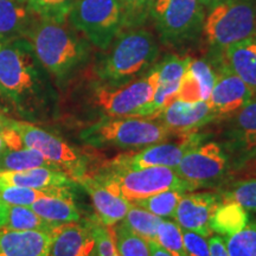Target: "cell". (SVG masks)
Returning a JSON list of instances; mask_svg holds the SVG:
<instances>
[{"mask_svg":"<svg viewBox=\"0 0 256 256\" xmlns=\"http://www.w3.org/2000/svg\"><path fill=\"white\" fill-rule=\"evenodd\" d=\"M0 100L19 120L37 124L56 118L58 94L26 38L0 49Z\"/></svg>","mask_w":256,"mask_h":256,"instance_id":"1","label":"cell"},{"mask_svg":"<svg viewBox=\"0 0 256 256\" xmlns=\"http://www.w3.org/2000/svg\"><path fill=\"white\" fill-rule=\"evenodd\" d=\"M26 40L54 83L62 90L76 82L92 60L94 46L69 22L40 19Z\"/></svg>","mask_w":256,"mask_h":256,"instance_id":"2","label":"cell"},{"mask_svg":"<svg viewBox=\"0 0 256 256\" xmlns=\"http://www.w3.org/2000/svg\"><path fill=\"white\" fill-rule=\"evenodd\" d=\"M160 56V43L146 26L126 28L92 66V78L108 86H122L146 75Z\"/></svg>","mask_w":256,"mask_h":256,"instance_id":"3","label":"cell"},{"mask_svg":"<svg viewBox=\"0 0 256 256\" xmlns=\"http://www.w3.org/2000/svg\"><path fill=\"white\" fill-rule=\"evenodd\" d=\"M158 86V72L153 66L146 75L122 86H108L92 78L80 84L75 96L80 110L98 120L134 116L153 98Z\"/></svg>","mask_w":256,"mask_h":256,"instance_id":"4","label":"cell"},{"mask_svg":"<svg viewBox=\"0 0 256 256\" xmlns=\"http://www.w3.org/2000/svg\"><path fill=\"white\" fill-rule=\"evenodd\" d=\"M78 136L95 148L134 150L170 140L176 136L156 119L122 116L94 121L81 130Z\"/></svg>","mask_w":256,"mask_h":256,"instance_id":"5","label":"cell"},{"mask_svg":"<svg viewBox=\"0 0 256 256\" xmlns=\"http://www.w3.org/2000/svg\"><path fill=\"white\" fill-rule=\"evenodd\" d=\"M206 14L200 0H154L148 23L160 44L182 49L202 40Z\"/></svg>","mask_w":256,"mask_h":256,"instance_id":"6","label":"cell"},{"mask_svg":"<svg viewBox=\"0 0 256 256\" xmlns=\"http://www.w3.org/2000/svg\"><path fill=\"white\" fill-rule=\"evenodd\" d=\"M256 34V0H220L206 10L203 36L209 52L220 54L232 44Z\"/></svg>","mask_w":256,"mask_h":256,"instance_id":"7","label":"cell"},{"mask_svg":"<svg viewBox=\"0 0 256 256\" xmlns=\"http://www.w3.org/2000/svg\"><path fill=\"white\" fill-rule=\"evenodd\" d=\"M90 174L115 194L132 204L171 188L191 192L188 184L176 174L174 168L164 166L136 170H119L104 166L101 171Z\"/></svg>","mask_w":256,"mask_h":256,"instance_id":"8","label":"cell"},{"mask_svg":"<svg viewBox=\"0 0 256 256\" xmlns=\"http://www.w3.org/2000/svg\"><path fill=\"white\" fill-rule=\"evenodd\" d=\"M2 124L18 134L22 145L37 150L75 183L78 184L89 174L88 156L78 147L70 145L62 136L24 120L4 119Z\"/></svg>","mask_w":256,"mask_h":256,"instance_id":"9","label":"cell"},{"mask_svg":"<svg viewBox=\"0 0 256 256\" xmlns=\"http://www.w3.org/2000/svg\"><path fill=\"white\" fill-rule=\"evenodd\" d=\"M68 22L101 51L126 30L119 0H75Z\"/></svg>","mask_w":256,"mask_h":256,"instance_id":"10","label":"cell"},{"mask_svg":"<svg viewBox=\"0 0 256 256\" xmlns=\"http://www.w3.org/2000/svg\"><path fill=\"white\" fill-rule=\"evenodd\" d=\"M174 171L194 191L223 184L232 174V162L220 144L208 142L190 150Z\"/></svg>","mask_w":256,"mask_h":256,"instance_id":"11","label":"cell"},{"mask_svg":"<svg viewBox=\"0 0 256 256\" xmlns=\"http://www.w3.org/2000/svg\"><path fill=\"white\" fill-rule=\"evenodd\" d=\"M204 139H206L204 134L197 132L185 133L178 136L174 142L165 140V142L140 148V151L132 154L116 156L110 162H106L104 166L119 170H136L153 168V166L174 168L182 158L190 150L203 142Z\"/></svg>","mask_w":256,"mask_h":256,"instance_id":"12","label":"cell"},{"mask_svg":"<svg viewBox=\"0 0 256 256\" xmlns=\"http://www.w3.org/2000/svg\"><path fill=\"white\" fill-rule=\"evenodd\" d=\"M216 70V82L208 104L217 120H226L256 98L250 88L224 62L222 54L208 52Z\"/></svg>","mask_w":256,"mask_h":256,"instance_id":"13","label":"cell"},{"mask_svg":"<svg viewBox=\"0 0 256 256\" xmlns=\"http://www.w3.org/2000/svg\"><path fill=\"white\" fill-rule=\"evenodd\" d=\"M223 121V145H220L229 156L232 174L256 153V98Z\"/></svg>","mask_w":256,"mask_h":256,"instance_id":"14","label":"cell"},{"mask_svg":"<svg viewBox=\"0 0 256 256\" xmlns=\"http://www.w3.org/2000/svg\"><path fill=\"white\" fill-rule=\"evenodd\" d=\"M222 203L220 194L186 192L179 202L174 212V222L182 229L197 232L204 238L212 236L210 222L214 212Z\"/></svg>","mask_w":256,"mask_h":256,"instance_id":"15","label":"cell"},{"mask_svg":"<svg viewBox=\"0 0 256 256\" xmlns=\"http://www.w3.org/2000/svg\"><path fill=\"white\" fill-rule=\"evenodd\" d=\"M49 256H96L90 218L54 226Z\"/></svg>","mask_w":256,"mask_h":256,"instance_id":"16","label":"cell"},{"mask_svg":"<svg viewBox=\"0 0 256 256\" xmlns=\"http://www.w3.org/2000/svg\"><path fill=\"white\" fill-rule=\"evenodd\" d=\"M156 120L178 136L185 133L196 132L198 128L206 126L217 119L208 101L191 104L174 100L156 118Z\"/></svg>","mask_w":256,"mask_h":256,"instance_id":"17","label":"cell"},{"mask_svg":"<svg viewBox=\"0 0 256 256\" xmlns=\"http://www.w3.org/2000/svg\"><path fill=\"white\" fill-rule=\"evenodd\" d=\"M216 82V70L209 57H191L188 70L179 84L177 100L184 102L208 101Z\"/></svg>","mask_w":256,"mask_h":256,"instance_id":"18","label":"cell"},{"mask_svg":"<svg viewBox=\"0 0 256 256\" xmlns=\"http://www.w3.org/2000/svg\"><path fill=\"white\" fill-rule=\"evenodd\" d=\"M78 184L88 192L95 208L96 216L106 226H114L120 223L133 206L106 188L90 174L80 180Z\"/></svg>","mask_w":256,"mask_h":256,"instance_id":"19","label":"cell"},{"mask_svg":"<svg viewBox=\"0 0 256 256\" xmlns=\"http://www.w3.org/2000/svg\"><path fill=\"white\" fill-rule=\"evenodd\" d=\"M51 232L0 229V256H49Z\"/></svg>","mask_w":256,"mask_h":256,"instance_id":"20","label":"cell"},{"mask_svg":"<svg viewBox=\"0 0 256 256\" xmlns=\"http://www.w3.org/2000/svg\"><path fill=\"white\" fill-rule=\"evenodd\" d=\"M40 20L32 11L28 0H0V40L28 38Z\"/></svg>","mask_w":256,"mask_h":256,"instance_id":"21","label":"cell"},{"mask_svg":"<svg viewBox=\"0 0 256 256\" xmlns=\"http://www.w3.org/2000/svg\"><path fill=\"white\" fill-rule=\"evenodd\" d=\"M0 183L31 188H55L74 186L75 182L58 168H34L24 171H2Z\"/></svg>","mask_w":256,"mask_h":256,"instance_id":"22","label":"cell"},{"mask_svg":"<svg viewBox=\"0 0 256 256\" xmlns=\"http://www.w3.org/2000/svg\"><path fill=\"white\" fill-rule=\"evenodd\" d=\"M30 208L38 216L55 226L81 220V212L74 200L72 186L60 188L54 194L40 198Z\"/></svg>","mask_w":256,"mask_h":256,"instance_id":"23","label":"cell"},{"mask_svg":"<svg viewBox=\"0 0 256 256\" xmlns=\"http://www.w3.org/2000/svg\"><path fill=\"white\" fill-rule=\"evenodd\" d=\"M220 54L226 66L256 96V34L232 44Z\"/></svg>","mask_w":256,"mask_h":256,"instance_id":"24","label":"cell"},{"mask_svg":"<svg viewBox=\"0 0 256 256\" xmlns=\"http://www.w3.org/2000/svg\"><path fill=\"white\" fill-rule=\"evenodd\" d=\"M248 223V210L234 202H222L214 212L210 226L212 232L226 238L240 232Z\"/></svg>","mask_w":256,"mask_h":256,"instance_id":"25","label":"cell"},{"mask_svg":"<svg viewBox=\"0 0 256 256\" xmlns=\"http://www.w3.org/2000/svg\"><path fill=\"white\" fill-rule=\"evenodd\" d=\"M34 168H57L40 152L31 147H22L19 150H8V147H6L0 153V172L24 171Z\"/></svg>","mask_w":256,"mask_h":256,"instance_id":"26","label":"cell"},{"mask_svg":"<svg viewBox=\"0 0 256 256\" xmlns=\"http://www.w3.org/2000/svg\"><path fill=\"white\" fill-rule=\"evenodd\" d=\"M162 220L164 218L153 215L150 211L133 204L120 223H122L130 232H136V235L142 236L148 242H156L158 226Z\"/></svg>","mask_w":256,"mask_h":256,"instance_id":"27","label":"cell"},{"mask_svg":"<svg viewBox=\"0 0 256 256\" xmlns=\"http://www.w3.org/2000/svg\"><path fill=\"white\" fill-rule=\"evenodd\" d=\"M54 226H56L55 224L46 222V220L38 216L30 206H8V217H6L4 229L51 232Z\"/></svg>","mask_w":256,"mask_h":256,"instance_id":"28","label":"cell"},{"mask_svg":"<svg viewBox=\"0 0 256 256\" xmlns=\"http://www.w3.org/2000/svg\"><path fill=\"white\" fill-rule=\"evenodd\" d=\"M185 194L186 191L171 188V190L152 194V196L138 200L133 204L150 211L153 215L162 217V218H174L176 209Z\"/></svg>","mask_w":256,"mask_h":256,"instance_id":"29","label":"cell"},{"mask_svg":"<svg viewBox=\"0 0 256 256\" xmlns=\"http://www.w3.org/2000/svg\"><path fill=\"white\" fill-rule=\"evenodd\" d=\"M222 202H234L248 211H256V178H241L230 182L218 192Z\"/></svg>","mask_w":256,"mask_h":256,"instance_id":"30","label":"cell"},{"mask_svg":"<svg viewBox=\"0 0 256 256\" xmlns=\"http://www.w3.org/2000/svg\"><path fill=\"white\" fill-rule=\"evenodd\" d=\"M60 188H43V190H40V188H31L0 183V198L6 204H8V206H30L37 200L54 194Z\"/></svg>","mask_w":256,"mask_h":256,"instance_id":"31","label":"cell"},{"mask_svg":"<svg viewBox=\"0 0 256 256\" xmlns=\"http://www.w3.org/2000/svg\"><path fill=\"white\" fill-rule=\"evenodd\" d=\"M114 228L116 250L120 256H151L147 240L130 232L122 223H118Z\"/></svg>","mask_w":256,"mask_h":256,"instance_id":"32","label":"cell"},{"mask_svg":"<svg viewBox=\"0 0 256 256\" xmlns=\"http://www.w3.org/2000/svg\"><path fill=\"white\" fill-rule=\"evenodd\" d=\"M191 56L170 54L164 58L154 64V68L158 72L159 84H174L180 83L182 78L186 72Z\"/></svg>","mask_w":256,"mask_h":256,"instance_id":"33","label":"cell"},{"mask_svg":"<svg viewBox=\"0 0 256 256\" xmlns=\"http://www.w3.org/2000/svg\"><path fill=\"white\" fill-rule=\"evenodd\" d=\"M223 240L229 256H256V222L248 223L240 232Z\"/></svg>","mask_w":256,"mask_h":256,"instance_id":"34","label":"cell"},{"mask_svg":"<svg viewBox=\"0 0 256 256\" xmlns=\"http://www.w3.org/2000/svg\"><path fill=\"white\" fill-rule=\"evenodd\" d=\"M75 0H28L32 11L40 19L57 23L68 22Z\"/></svg>","mask_w":256,"mask_h":256,"instance_id":"35","label":"cell"},{"mask_svg":"<svg viewBox=\"0 0 256 256\" xmlns=\"http://www.w3.org/2000/svg\"><path fill=\"white\" fill-rule=\"evenodd\" d=\"M156 242L172 256H188L184 247L182 228L174 220H162L156 232Z\"/></svg>","mask_w":256,"mask_h":256,"instance_id":"36","label":"cell"},{"mask_svg":"<svg viewBox=\"0 0 256 256\" xmlns=\"http://www.w3.org/2000/svg\"><path fill=\"white\" fill-rule=\"evenodd\" d=\"M92 223V235L95 240L96 256H113L118 252L114 226H106L98 218V216L89 217Z\"/></svg>","mask_w":256,"mask_h":256,"instance_id":"37","label":"cell"},{"mask_svg":"<svg viewBox=\"0 0 256 256\" xmlns=\"http://www.w3.org/2000/svg\"><path fill=\"white\" fill-rule=\"evenodd\" d=\"M126 28L146 26L154 0H119Z\"/></svg>","mask_w":256,"mask_h":256,"instance_id":"38","label":"cell"},{"mask_svg":"<svg viewBox=\"0 0 256 256\" xmlns=\"http://www.w3.org/2000/svg\"><path fill=\"white\" fill-rule=\"evenodd\" d=\"M183 242L188 256H210L209 241L200 234L182 229Z\"/></svg>","mask_w":256,"mask_h":256,"instance_id":"39","label":"cell"},{"mask_svg":"<svg viewBox=\"0 0 256 256\" xmlns=\"http://www.w3.org/2000/svg\"><path fill=\"white\" fill-rule=\"evenodd\" d=\"M238 179L241 178H256V153L248 159L247 162L240 165L238 168L234 170L232 174Z\"/></svg>","mask_w":256,"mask_h":256,"instance_id":"40","label":"cell"},{"mask_svg":"<svg viewBox=\"0 0 256 256\" xmlns=\"http://www.w3.org/2000/svg\"><path fill=\"white\" fill-rule=\"evenodd\" d=\"M210 248V256H229L226 252L224 240L220 235H212L208 238Z\"/></svg>","mask_w":256,"mask_h":256,"instance_id":"41","label":"cell"},{"mask_svg":"<svg viewBox=\"0 0 256 256\" xmlns=\"http://www.w3.org/2000/svg\"><path fill=\"white\" fill-rule=\"evenodd\" d=\"M150 249H151V256H172L168 252H166L158 242H148Z\"/></svg>","mask_w":256,"mask_h":256,"instance_id":"42","label":"cell"},{"mask_svg":"<svg viewBox=\"0 0 256 256\" xmlns=\"http://www.w3.org/2000/svg\"><path fill=\"white\" fill-rule=\"evenodd\" d=\"M6 217H8V204L0 198V229L4 228Z\"/></svg>","mask_w":256,"mask_h":256,"instance_id":"43","label":"cell"},{"mask_svg":"<svg viewBox=\"0 0 256 256\" xmlns=\"http://www.w3.org/2000/svg\"><path fill=\"white\" fill-rule=\"evenodd\" d=\"M218 2H220V0H200L202 5L206 8V10H209L210 8H212V6L216 5Z\"/></svg>","mask_w":256,"mask_h":256,"instance_id":"44","label":"cell"},{"mask_svg":"<svg viewBox=\"0 0 256 256\" xmlns=\"http://www.w3.org/2000/svg\"><path fill=\"white\" fill-rule=\"evenodd\" d=\"M6 148V145H5V142L4 140H2V136H0V153H2V151H4V150Z\"/></svg>","mask_w":256,"mask_h":256,"instance_id":"45","label":"cell"},{"mask_svg":"<svg viewBox=\"0 0 256 256\" xmlns=\"http://www.w3.org/2000/svg\"><path fill=\"white\" fill-rule=\"evenodd\" d=\"M2 40H0V49H2Z\"/></svg>","mask_w":256,"mask_h":256,"instance_id":"46","label":"cell"},{"mask_svg":"<svg viewBox=\"0 0 256 256\" xmlns=\"http://www.w3.org/2000/svg\"><path fill=\"white\" fill-rule=\"evenodd\" d=\"M113 256H120L119 254H118V252H116V254H115V255H113Z\"/></svg>","mask_w":256,"mask_h":256,"instance_id":"47","label":"cell"},{"mask_svg":"<svg viewBox=\"0 0 256 256\" xmlns=\"http://www.w3.org/2000/svg\"><path fill=\"white\" fill-rule=\"evenodd\" d=\"M2 124H0V130H2Z\"/></svg>","mask_w":256,"mask_h":256,"instance_id":"48","label":"cell"}]
</instances>
